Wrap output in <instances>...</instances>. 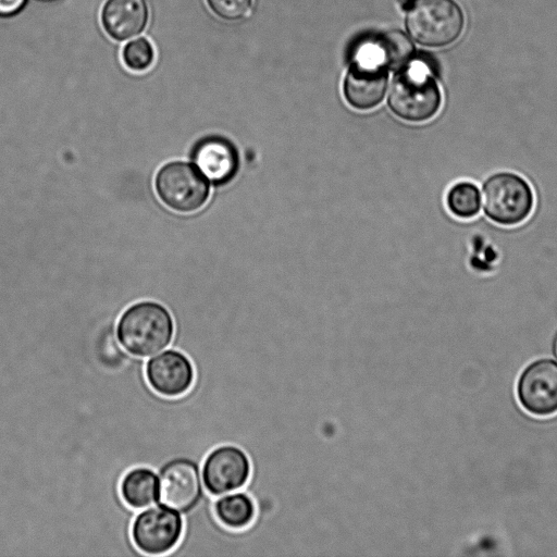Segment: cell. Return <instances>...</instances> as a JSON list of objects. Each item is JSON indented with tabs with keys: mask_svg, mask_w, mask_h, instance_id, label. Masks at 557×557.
I'll use <instances>...</instances> for the list:
<instances>
[{
	"mask_svg": "<svg viewBox=\"0 0 557 557\" xmlns=\"http://www.w3.org/2000/svg\"><path fill=\"white\" fill-rule=\"evenodd\" d=\"M174 336V322L165 307L141 301L128 307L116 324V338L132 356L145 358L166 348Z\"/></svg>",
	"mask_w": 557,
	"mask_h": 557,
	"instance_id": "1",
	"label": "cell"
},
{
	"mask_svg": "<svg viewBox=\"0 0 557 557\" xmlns=\"http://www.w3.org/2000/svg\"><path fill=\"white\" fill-rule=\"evenodd\" d=\"M430 67L419 61L396 74L388 92L391 111L407 122L420 123L436 115L442 104V94Z\"/></svg>",
	"mask_w": 557,
	"mask_h": 557,
	"instance_id": "2",
	"label": "cell"
},
{
	"mask_svg": "<svg viewBox=\"0 0 557 557\" xmlns=\"http://www.w3.org/2000/svg\"><path fill=\"white\" fill-rule=\"evenodd\" d=\"M482 209L485 216L503 226L524 222L534 208V193L529 182L510 171L488 175L481 187Z\"/></svg>",
	"mask_w": 557,
	"mask_h": 557,
	"instance_id": "3",
	"label": "cell"
},
{
	"mask_svg": "<svg viewBox=\"0 0 557 557\" xmlns=\"http://www.w3.org/2000/svg\"><path fill=\"white\" fill-rule=\"evenodd\" d=\"M463 24L462 11L454 0H419L406 20L411 37L426 47H444L454 42Z\"/></svg>",
	"mask_w": 557,
	"mask_h": 557,
	"instance_id": "4",
	"label": "cell"
},
{
	"mask_svg": "<svg viewBox=\"0 0 557 557\" xmlns=\"http://www.w3.org/2000/svg\"><path fill=\"white\" fill-rule=\"evenodd\" d=\"M154 186L161 201L177 212H194L210 196L209 181L196 166L183 161L164 164L157 173Z\"/></svg>",
	"mask_w": 557,
	"mask_h": 557,
	"instance_id": "5",
	"label": "cell"
},
{
	"mask_svg": "<svg viewBox=\"0 0 557 557\" xmlns=\"http://www.w3.org/2000/svg\"><path fill=\"white\" fill-rule=\"evenodd\" d=\"M184 532L182 513L159 505L137 513L129 534L134 546L146 555H164L176 547Z\"/></svg>",
	"mask_w": 557,
	"mask_h": 557,
	"instance_id": "6",
	"label": "cell"
},
{
	"mask_svg": "<svg viewBox=\"0 0 557 557\" xmlns=\"http://www.w3.org/2000/svg\"><path fill=\"white\" fill-rule=\"evenodd\" d=\"M516 397L520 407L533 417L556 414L557 361L540 357L527 363L517 377Z\"/></svg>",
	"mask_w": 557,
	"mask_h": 557,
	"instance_id": "7",
	"label": "cell"
},
{
	"mask_svg": "<svg viewBox=\"0 0 557 557\" xmlns=\"http://www.w3.org/2000/svg\"><path fill=\"white\" fill-rule=\"evenodd\" d=\"M202 495V476L198 462L187 457H177L161 466L158 475L159 505L187 515L196 508Z\"/></svg>",
	"mask_w": 557,
	"mask_h": 557,
	"instance_id": "8",
	"label": "cell"
},
{
	"mask_svg": "<svg viewBox=\"0 0 557 557\" xmlns=\"http://www.w3.org/2000/svg\"><path fill=\"white\" fill-rule=\"evenodd\" d=\"M250 472V461L243 449L234 445H222L207 455L201 476L207 491L220 496L244 487Z\"/></svg>",
	"mask_w": 557,
	"mask_h": 557,
	"instance_id": "9",
	"label": "cell"
},
{
	"mask_svg": "<svg viewBox=\"0 0 557 557\" xmlns=\"http://www.w3.org/2000/svg\"><path fill=\"white\" fill-rule=\"evenodd\" d=\"M387 89V70L374 59L357 53L344 79V97L357 110L379 106Z\"/></svg>",
	"mask_w": 557,
	"mask_h": 557,
	"instance_id": "10",
	"label": "cell"
},
{
	"mask_svg": "<svg viewBox=\"0 0 557 557\" xmlns=\"http://www.w3.org/2000/svg\"><path fill=\"white\" fill-rule=\"evenodd\" d=\"M145 375L157 394L178 397L185 395L194 385L195 368L183 351L166 349L147 361Z\"/></svg>",
	"mask_w": 557,
	"mask_h": 557,
	"instance_id": "11",
	"label": "cell"
},
{
	"mask_svg": "<svg viewBox=\"0 0 557 557\" xmlns=\"http://www.w3.org/2000/svg\"><path fill=\"white\" fill-rule=\"evenodd\" d=\"M193 160L200 173L214 185L227 184L239 170L235 145L221 136L200 139L193 150Z\"/></svg>",
	"mask_w": 557,
	"mask_h": 557,
	"instance_id": "12",
	"label": "cell"
},
{
	"mask_svg": "<svg viewBox=\"0 0 557 557\" xmlns=\"http://www.w3.org/2000/svg\"><path fill=\"white\" fill-rule=\"evenodd\" d=\"M146 0H107L101 10V24L114 40L123 41L139 35L148 23Z\"/></svg>",
	"mask_w": 557,
	"mask_h": 557,
	"instance_id": "13",
	"label": "cell"
},
{
	"mask_svg": "<svg viewBox=\"0 0 557 557\" xmlns=\"http://www.w3.org/2000/svg\"><path fill=\"white\" fill-rule=\"evenodd\" d=\"M358 53L374 59L386 70L405 69L414 54V46L401 30H386L360 47Z\"/></svg>",
	"mask_w": 557,
	"mask_h": 557,
	"instance_id": "14",
	"label": "cell"
},
{
	"mask_svg": "<svg viewBox=\"0 0 557 557\" xmlns=\"http://www.w3.org/2000/svg\"><path fill=\"white\" fill-rule=\"evenodd\" d=\"M119 492L128 507L146 508L157 502L158 474L147 467L132 468L121 478Z\"/></svg>",
	"mask_w": 557,
	"mask_h": 557,
	"instance_id": "15",
	"label": "cell"
},
{
	"mask_svg": "<svg viewBox=\"0 0 557 557\" xmlns=\"http://www.w3.org/2000/svg\"><path fill=\"white\" fill-rule=\"evenodd\" d=\"M214 515L219 522L231 530L248 528L256 517V505L246 493L237 492L220 497L214 503Z\"/></svg>",
	"mask_w": 557,
	"mask_h": 557,
	"instance_id": "16",
	"label": "cell"
},
{
	"mask_svg": "<svg viewBox=\"0 0 557 557\" xmlns=\"http://www.w3.org/2000/svg\"><path fill=\"white\" fill-rule=\"evenodd\" d=\"M446 205L454 216L472 219L480 213L482 207L481 189L470 181L457 182L446 194Z\"/></svg>",
	"mask_w": 557,
	"mask_h": 557,
	"instance_id": "17",
	"label": "cell"
},
{
	"mask_svg": "<svg viewBox=\"0 0 557 557\" xmlns=\"http://www.w3.org/2000/svg\"><path fill=\"white\" fill-rule=\"evenodd\" d=\"M154 57L153 45L145 37L127 42L122 50V61L133 72L149 70L154 62Z\"/></svg>",
	"mask_w": 557,
	"mask_h": 557,
	"instance_id": "18",
	"label": "cell"
},
{
	"mask_svg": "<svg viewBox=\"0 0 557 557\" xmlns=\"http://www.w3.org/2000/svg\"><path fill=\"white\" fill-rule=\"evenodd\" d=\"M209 8L219 17L226 21H236L244 17L252 3V0H206Z\"/></svg>",
	"mask_w": 557,
	"mask_h": 557,
	"instance_id": "19",
	"label": "cell"
},
{
	"mask_svg": "<svg viewBox=\"0 0 557 557\" xmlns=\"http://www.w3.org/2000/svg\"><path fill=\"white\" fill-rule=\"evenodd\" d=\"M26 3L27 0H0V16L16 15L25 8Z\"/></svg>",
	"mask_w": 557,
	"mask_h": 557,
	"instance_id": "20",
	"label": "cell"
},
{
	"mask_svg": "<svg viewBox=\"0 0 557 557\" xmlns=\"http://www.w3.org/2000/svg\"><path fill=\"white\" fill-rule=\"evenodd\" d=\"M550 356L557 361V330L555 331L550 343Z\"/></svg>",
	"mask_w": 557,
	"mask_h": 557,
	"instance_id": "21",
	"label": "cell"
},
{
	"mask_svg": "<svg viewBox=\"0 0 557 557\" xmlns=\"http://www.w3.org/2000/svg\"><path fill=\"white\" fill-rule=\"evenodd\" d=\"M37 1H40V2H53V1H57V0H37Z\"/></svg>",
	"mask_w": 557,
	"mask_h": 557,
	"instance_id": "22",
	"label": "cell"
}]
</instances>
